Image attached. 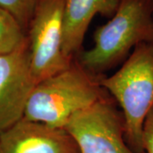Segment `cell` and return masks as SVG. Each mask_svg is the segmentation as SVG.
<instances>
[{
	"instance_id": "obj_9",
	"label": "cell",
	"mask_w": 153,
	"mask_h": 153,
	"mask_svg": "<svg viewBox=\"0 0 153 153\" xmlns=\"http://www.w3.org/2000/svg\"><path fill=\"white\" fill-rule=\"evenodd\" d=\"M26 39L27 36L16 21L0 8V55L15 51Z\"/></svg>"
},
{
	"instance_id": "obj_4",
	"label": "cell",
	"mask_w": 153,
	"mask_h": 153,
	"mask_svg": "<svg viewBox=\"0 0 153 153\" xmlns=\"http://www.w3.org/2000/svg\"><path fill=\"white\" fill-rule=\"evenodd\" d=\"M64 0H39L27 32L36 84L71 66L62 50Z\"/></svg>"
},
{
	"instance_id": "obj_1",
	"label": "cell",
	"mask_w": 153,
	"mask_h": 153,
	"mask_svg": "<svg viewBox=\"0 0 153 153\" xmlns=\"http://www.w3.org/2000/svg\"><path fill=\"white\" fill-rule=\"evenodd\" d=\"M153 44V0H120L111 19L94 33V45L80 55L88 72H101L126 60L138 44Z\"/></svg>"
},
{
	"instance_id": "obj_2",
	"label": "cell",
	"mask_w": 153,
	"mask_h": 153,
	"mask_svg": "<svg viewBox=\"0 0 153 153\" xmlns=\"http://www.w3.org/2000/svg\"><path fill=\"white\" fill-rule=\"evenodd\" d=\"M100 85L120 105L128 146L134 153H144L143 125L153 108V44H138L120 69Z\"/></svg>"
},
{
	"instance_id": "obj_10",
	"label": "cell",
	"mask_w": 153,
	"mask_h": 153,
	"mask_svg": "<svg viewBox=\"0 0 153 153\" xmlns=\"http://www.w3.org/2000/svg\"><path fill=\"white\" fill-rule=\"evenodd\" d=\"M39 0H0V8L8 12L27 35Z\"/></svg>"
},
{
	"instance_id": "obj_3",
	"label": "cell",
	"mask_w": 153,
	"mask_h": 153,
	"mask_svg": "<svg viewBox=\"0 0 153 153\" xmlns=\"http://www.w3.org/2000/svg\"><path fill=\"white\" fill-rule=\"evenodd\" d=\"M100 88L89 72L71 63L35 85L23 119L64 128L73 115L103 98Z\"/></svg>"
},
{
	"instance_id": "obj_7",
	"label": "cell",
	"mask_w": 153,
	"mask_h": 153,
	"mask_svg": "<svg viewBox=\"0 0 153 153\" xmlns=\"http://www.w3.org/2000/svg\"><path fill=\"white\" fill-rule=\"evenodd\" d=\"M0 153H80L64 128L22 118L0 133Z\"/></svg>"
},
{
	"instance_id": "obj_6",
	"label": "cell",
	"mask_w": 153,
	"mask_h": 153,
	"mask_svg": "<svg viewBox=\"0 0 153 153\" xmlns=\"http://www.w3.org/2000/svg\"><path fill=\"white\" fill-rule=\"evenodd\" d=\"M35 85L26 39L15 51L0 55V133L23 118Z\"/></svg>"
},
{
	"instance_id": "obj_11",
	"label": "cell",
	"mask_w": 153,
	"mask_h": 153,
	"mask_svg": "<svg viewBox=\"0 0 153 153\" xmlns=\"http://www.w3.org/2000/svg\"><path fill=\"white\" fill-rule=\"evenodd\" d=\"M142 143L144 153H153V108L150 111L144 122Z\"/></svg>"
},
{
	"instance_id": "obj_5",
	"label": "cell",
	"mask_w": 153,
	"mask_h": 153,
	"mask_svg": "<svg viewBox=\"0 0 153 153\" xmlns=\"http://www.w3.org/2000/svg\"><path fill=\"white\" fill-rule=\"evenodd\" d=\"M64 129L80 153H134L125 140L122 112L104 98L73 115Z\"/></svg>"
},
{
	"instance_id": "obj_8",
	"label": "cell",
	"mask_w": 153,
	"mask_h": 153,
	"mask_svg": "<svg viewBox=\"0 0 153 153\" xmlns=\"http://www.w3.org/2000/svg\"><path fill=\"white\" fill-rule=\"evenodd\" d=\"M120 0H64L62 50L67 58L81 49L89 24L96 15L111 17Z\"/></svg>"
}]
</instances>
